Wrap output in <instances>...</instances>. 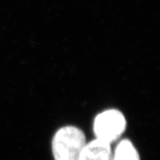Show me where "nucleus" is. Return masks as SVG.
Here are the masks:
<instances>
[{"instance_id":"f03ea898","label":"nucleus","mask_w":160,"mask_h":160,"mask_svg":"<svg viewBox=\"0 0 160 160\" xmlns=\"http://www.w3.org/2000/svg\"><path fill=\"white\" fill-rule=\"evenodd\" d=\"M127 127L125 115L117 109L105 110L93 120V130L96 139L111 145L117 142Z\"/></svg>"},{"instance_id":"f257e3e1","label":"nucleus","mask_w":160,"mask_h":160,"mask_svg":"<svg viewBox=\"0 0 160 160\" xmlns=\"http://www.w3.org/2000/svg\"><path fill=\"white\" fill-rule=\"evenodd\" d=\"M87 143L84 132L76 126L67 125L56 132L52 139L54 160H79Z\"/></svg>"},{"instance_id":"7ed1b4c3","label":"nucleus","mask_w":160,"mask_h":160,"mask_svg":"<svg viewBox=\"0 0 160 160\" xmlns=\"http://www.w3.org/2000/svg\"><path fill=\"white\" fill-rule=\"evenodd\" d=\"M79 160H113L111 145L94 139L86 143Z\"/></svg>"},{"instance_id":"20e7f679","label":"nucleus","mask_w":160,"mask_h":160,"mask_svg":"<svg viewBox=\"0 0 160 160\" xmlns=\"http://www.w3.org/2000/svg\"><path fill=\"white\" fill-rule=\"evenodd\" d=\"M113 160H140V157L131 140L124 139L118 142L113 153Z\"/></svg>"}]
</instances>
